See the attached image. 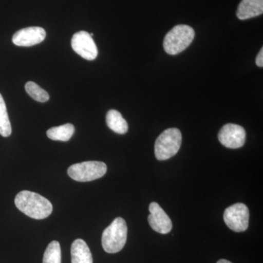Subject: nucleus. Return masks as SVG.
Listing matches in <instances>:
<instances>
[{"mask_svg":"<svg viewBox=\"0 0 263 263\" xmlns=\"http://www.w3.org/2000/svg\"><path fill=\"white\" fill-rule=\"evenodd\" d=\"M224 221L233 231L241 233L249 227V211L243 203H235L228 207L224 212Z\"/></svg>","mask_w":263,"mask_h":263,"instance_id":"423d86ee","label":"nucleus"},{"mask_svg":"<svg viewBox=\"0 0 263 263\" xmlns=\"http://www.w3.org/2000/svg\"><path fill=\"white\" fill-rule=\"evenodd\" d=\"M106 123L108 127L118 134H125L128 131L127 122L117 110H109L106 115Z\"/></svg>","mask_w":263,"mask_h":263,"instance_id":"ddd939ff","label":"nucleus"},{"mask_svg":"<svg viewBox=\"0 0 263 263\" xmlns=\"http://www.w3.org/2000/svg\"><path fill=\"white\" fill-rule=\"evenodd\" d=\"M182 141L181 131L176 128H170L161 133L155 145L156 158L160 161L169 160L178 153Z\"/></svg>","mask_w":263,"mask_h":263,"instance_id":"20e7f679","label":"nucleus"},{"mask_svg":"<svg viewBox=\"0 0 263 263\" xmlns=\"http://www.w3.org/2000/svg\"><path fill=\"white\" fill-rule=\"evenodd\" d=\"M75 127L72 124H66L48 129L46 134L53 141H68L73 136Z\"/></svg>","mask_w":263,"mask_h":263,"instance_id":"4468645a","label":"nucleus"},{"mask_svg":"<svg viewBox=\"0 0 263 263\" xmlns=\"http://www.w3.org/2000/svg\"><path fill=\"white\" fill-rule=\"evenodd\" d=\"M216 263H232L231 262H230V261L227 260V259H220V260L218 261Z\"/></svg>","mask_w":263,"mask_h":263,"instance_id":"6ab92c4d","label":"nucleus"},{"mask_svg":"<svg viewBox=\"0 0 263 263\" xmlns=\"http://www.w3.org/2000/svg\"><path fill=\"white\" fill-rule=\"evenodd\" d=\"M72 263H93L91 251L82 239H76L71 246Z\"/></svg>","mask_w":263,"mask_h":263,"instance_id":"f8f14e48","label":"nucleus"},{"mask_svg":"<svg viewBox=\"0 0 263 263\" xmlns=\"http://www.w3.org/2000/svg\"><path fill=\"white\" fill-rule=\"evenodd\" d=\"M127 238V223L122 218H116L111 224L105 228L102 235L104 250L110 254L120 252L126 245Z\"/></svg>","mask_w":263,"mask_h":263,"instance_id":"f03ea898","label":"nucleus"},{"mask_svg":"<svg viewBox=\"0 0 263 263\" xmlns=\"http://www.w3.org/2000/svg\"><path fill=\"white\" fill-rule=\"evenodd\" d=\"M15 204L19 211L32 219H46L53 211L51 202L48 199L27 190L18 193Z\"/></svg>","mask_w":263,"mask_h":263,"instance_id":"f257e3e1","label":"nucleus"},{"mask_svg":"<svg viewBox=\"0 0 263 263\" xmlns=\"http://www.w3.org/2000/svg\"><path fill=\"white\" fill-rule=\"evenodd\" d=\"M46 37V31L42 27H27L20 29L13 34V43L17 46L29 47L42 43Z\"/></svg>","mask_w":263,"mask_h":263,"instance_id":"9d476101","label":"nucleus"},{"mask_svg":"<svg viewBox=\"0 0 263 263\" xmlns=\"http://www.w3.org/2000/svg\"><path fill=\"white\" fill-rule=\"evenodd\" d=\"M262 13L263 0H242L236 15L240 20H247L262 15Z\"/></svg>","mask_w":263,"mask_h":263,"instance_id":"9b49d317","label":"nucleus"},{"mask_svg":"<svg viewBox=\"0 0 263 263\" xmlns=\"http://www.w3.org/2000/svg\"><path fill=\"white\" fill-rule=\"evenodd\" d=\"M195 35V30L190 26L185 24L176 26L164 37V51L168 54H179L193 43Z\"/></svg>","mask_w":263,"mask_h":263,"instance_id":"7ed1b4c3","label":"nucleus"},{"mask_svg":"<svg viewBox=\"0 0 263 263\" xmlns=\"http://www.w3.org/2000/svg\"><path fill=\"white\" fill-rule=\"evenodd\" d=\"M25 89L27 94L32 99L40 103H46L49 100V95L41 86L32 81H29L25 85Z\"/></svg>","mask_w":263,"mask_h":263,"instance_id":"f3484780","label":"nucleus"},{"mask_svg":"<svg viewBox=\"0 0 263 263\" xmlns=\"http://www.w3.org/2000/svg\"><path fill=\"white\" fill-rule=\"evenodd\" d=\"M150 214L148 217L151 228L161 234H167L172 230V221L157 202L149 205Z\"/></svg>","mask_w":263,"mask_h":263,"instance_id":"1a4fd4ad","label":"nucleus"},{"mask_svg":"<svg viewBox=\"0 0 263 263\" xmlns=\"http://www.w3.org/2000/svg\"><path fill=\"white\" fill-rule=\"evenodd\" d=\"M43 263H61V247L56 240L48 245L43 255Z\"/></svg>","mask_w":263,"mask_h":263,"instance_id":"dca6fc26","label":"nucleus"},{"mask_svg":"<svg viewBox=\"0 0 263 263\" xmlns=\"http://www.w3.org/2000/svg\"><path fill=\"white\" fill-rule=\"evenodd\" d=\"M106 172V164L98 161L74 164L67 170V174L71 179L79 182H87L100 179Z\"/></svg>","mask_w":263,"mask_h":263,"instance_id":"39448f33","label":"nucleus"},{"mask_svg":"<svg viewBox=\"0 0 263 263\" xmlns=\"http://www.w3.org/2000/svg\"><path fill=\"white\" fill-rule=\"evenodd\" d=\"M72 49L85 60H94L98 54V48L89 33L85 31L76 33L71 41Z\"/></svg>","mask_w":263,"mask_h":263,"instance_id":"0eeeda50","label":"nucleus"},{"mask_svg":"<svg viewBox=\"0 0 263 263\" xmlns=\"http://www.w3.org/2000/svg\"><path fill=\"white\" fill-rule=\"evenodd\" d=\"M256 65L259 67H263V48H261L260 51L259 52L256 58Z\"/></svg>","mask_w":263,"mask_h":263,"instance_id":"a211bd4d","label":"nucleus"},{"mask_svg":"<svg viewBox=\"0 0 263 263\" xmlns=\"http://www.w3.org/2000/svg\"><path fill=\"white\" fill-rule=\"evenodd\" d=\"M245 129L241 126L235 124H228L223 126L218 135V138L223 146L227 148H239L245 145Z\"/></svg>","mask_w":263,"mask_h":263,"instance_id":"6e6552de","label":"nucleus"},{"mask_svg":"<svg viewBox=\"0 0 263 263\" xmlns=\"http://www.w3.org/2000/svg\"><path fill=\"white\" fill-rule=\"evenodd\" d=\"M11 124L7 111L6 105L4 99L0 94V135L7 138L11 135Z\"/></svg>","mask_w":263,"mask_h":263,"instance_id":"2eb2a0df","label":"nucleus"}]
</instances>
